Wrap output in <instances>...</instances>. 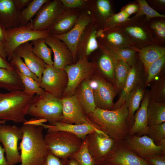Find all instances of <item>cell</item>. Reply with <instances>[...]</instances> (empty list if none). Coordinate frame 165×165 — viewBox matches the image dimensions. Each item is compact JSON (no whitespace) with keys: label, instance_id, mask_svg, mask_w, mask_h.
<instances>
[{"label":"cell","instance_id":"cell-29","mask_svg":"<svg viewBox=\"0 0 165 165\" xmlns=\"http://www.w3.org/2000/svg\"><path fill=\"white\" fill-rule=\"evenodd\" d=\"M116 61L110 52L105 51L100 57L96 68L111 81L115 87L114 69Z\"/></svg>","mask_w":165,"mask_h":165},{"label":"cell","instance_id":"cell-46","mask_svg":"<svg viewBox=\"0 0 165 165\" xmlns=\"http://www.w3.org/2000/svg\"><path fill=\"white\" fill-rule=\"evenodd\" d=\"M105 38L109 43L116 45H120L124 41L123 36L116 32L109 33L105 35Z\"/></svg>","mask_w":165,"mask_h":165},{"label":"cell","instance_id":"cell-20","mask_svg":"<svg viewBox=\"0 0 165 165\" xmlns=\"http://www.w3.org/2000/svg\"><path fill=\"white\" fill-rule=\"evenodd\" d=\"M82 10L64 9L47 30L52 35H61L67 33L75 25Z\"/></svg>","mask_w":165,"mask_h":165},{"label":"cell","instance_id":"cell-49","mask_svg":"<svg viewBox=\"0 0 165 165\" xmlns=\"http://www.w3.org/2000/svg\"><path fill=\"white\" fill-rule=\"evenodd\" d=\"M149 162L153 165H165L164 156H153L147 157Z\"/></svg>","mask_w":165,"mask_h":165},{"label":"cell","instance_id":"cell-43","mask_svg":"<svg viewBox=\"0 0 165 165\" xmlns=\"http://www.w3.org/2000/svg\"><path fill=\"white\" fill-rule=\"evenodd\" d=\"M96 5L98 12L102 16L107 17L110 15L111 8L109 2L108 0H97Z\"/></svg>","mask_w":165,"mask_h":165},{"label":"cell","instance_id":"cell-59","mask_svg":"<svg viewBox=\"0 0 165 165\" xmlns=\"http://www.w3.org/2000/svg\"><path fill=\"white\" fill-rule=\"evenodd\" d=\"M159 1L160 2H161L162 3H165V1L164 0H159Z\"/></svg>","mask_w":165,"mask_h":165},{"label":"cell","instance_id":"cell-58","mask_svg":"<svg viewBox=\"0 0 165 165\" xmlns=\"http://www.w3.org/2000/svg\"><path fill=\"white\" fill-rule=\"evenodd\" d=\"M7 121L5 120H0V124H5Z\"/></svg>","mask_w":165,"mask_h":165},{"label":"cell","instance_id":"cell-55","mask_svg":"<svg viewBox=\"0 0 165 165\" xmlns=\"http://www.w3.org/2000/svg\"><path fill=\"white\" fill-rule=\"evenodd\" d=\"M0 55L4 59L6 60L7 55L5 50L4 46L1 43H0Z\"/></svg>","mask_w":165,"mask_h":165},{"label":"cell","instance_id":"cell-19","mask_svg":"<svg viewBox=\"0 0 165 165\" xmlns=\"http://www.w3.org/2000/svg\"><path fill=\"white\" fill-rule=\"evenodd\" d=\"M94 23L93 20L86 27L80 38L76 49L77 60L84 57H88L99 47L97 39V31Z\"/></svg>","mask_w":165,"mask_h":165},{"label":"cell","instance_id":"cell-10","mask_svg":"<svg viewBox=\"0 0 165 165\" xmlns=\"http://www.w3.org/2000/svg\"><path fill=\"white\" fill-rule=\"evenodd\" d=\"M93 20L89 10L86 9H82L75 25L69 31L61 35H52L67 45L73 54L75 63L77 61L76 52L78 42L86 27Z\"/></svg>","mask_w":165,"mask_h":165},{"label":"cell","instance_id":"cell-27","mask_svg":"<svg viewBox=\"0 0 165 165\" xmlns=\"http://www.w3.org/2000/svg\"><path fill=\"white\" fill-rule=\"evenodd\" d=\"M144 92L140 81L126 99L125 103L127 106L129 113L127 120L129 122L132 121L134 119V113L140 107Z\"/></svg>","mask_w":165,"mask_h":165},{"label":"cell","instance_id":"cell-11","mask_svg":"<svg viewBox=\"0 0 165 165\" xmlns=\"http://www.w3.org/2000/svg\"><path fill=\"white\" fill-rule=\"evenodd\" d=\"M86 139L88 150L95 162L106 160L116 141L105 133L96 131L88 134Z\"/></svg>","mask_w":165,"mask_h":165},{"label":"cell","instance_id":"cell-35","mask_svg":"<svg viewBox=\"0 0 165 165\" xmlns=\"http://www.w3.org/2000/svg\"><path fill=\"white\" fill-rule=\"evenodd\" d=\"M150 99L158 102H165V77L163 75L153 83L149 92Z\"/></svg>","mask_w":165,"mask_h":165},{"label":"cell","instance_id":"cell-21","mask_svg":"<svg viewBox=\"0 0 165 165\" xmlns=\"http://www.w3.org/2000/svg\"><path fill=\"white\" fill-rule=\"evenodd\" d=\"M106 160L113 165H149L146 161L129 149L114 148Z\"/></svg>","mask_w":165,"mask_h":165},{"label":"cell","instance_id":"cell-18","mask_svg":"<svg viewBox=\"0 0 165 165\" xmlns=\"http://www.w3.org/2000/svg\"><path fill=\"white\" fill-rule=\"evenodd\" d=\"M23 58L29 69L38 78L39 83L47 65L33 52V46L30 42L23 43L15 50L14 53Z\"/></svg>","mask_w":165,"mask_h":165},{"label":"cell","instance_id":"cell-47","mask_svg":"<svg viewBox=\"0 0 165 165\" xmlns=\"http://www.w3.org/2000/svg\"><path fill=\"white\" fill-rule=\"evenodd\" d=\"M129 16L123 10L111 17L108 20V23H121L128 20Z\"/></svg>","mask_w":165,"mask_h":165},{"label":"cell","instance_id":"cell-26","mask_svg":"<svg viewBox=\"0 0 165 165\" xmlns=\"http://www.w3.org/2000/svg\"><path fill=\"white\" fill-rule=\"evenodd\" d=\"M140 75L134 66L131 68L124 86L117 101L114 103L112 110L119 108L125 102L129 94L140 81Z\"/></svg>","mask_w":165,"mask_h":165},{"label":"cell","instance_id":"cell-6","mask_svg":"<svg viewBox=\"0 0 165 165\" xmlns=\"http://www.w3.org/2000/svg\"><path fill=\"white\" fill-rule=\"evenodd\" d=\"M32 20L25 25L6 29V40L4 46L9 61L11 60L15 50L20 45L38 39H45L50 34L48 30L42 31L33 30Z\"/></svg>","mask_w":165,"mask_h":165},{"label":"cell","instance_id":"cell-48","mask_svg":"<svg viewBox=\"0 0 165 165\" xmlns=\"http://www.w3.org/2000/svg\"><path fill=\"white\" fill-rule=\"evenodd\" d=\"M152 28L160 37L165 38V24L162 22H157L151 25Z\"/></svg>","mask_w":165,"mask_h":165},{"label":"cell","instance_id":"cell-60","mask_svg":"<svg viewBox=\"0 0 165 165\" xmlns=\"http://www.w3.org/2000/svg\"><path fill=\"white\" fill-rule=\"evenodd\" d=\"M33 119H34V118H33ZM31 119L30 120V124H31V120L32 119ZM41 120H42V123H43V121L42 120V119H41Z\"/></svg>","mask_w":165,"mask_h":165},{"label":"cell","instance_id":"cell-38","mask_svg":"<svg viewBox=\"0 0 165 165\" xmlns=\"http://www.w3.org/2000/svg\"><path fill=\"white\" fill-rule=\"evenodd\" d=\"M115 61H120L127 63L130 67L134 66L135 51L129 49H123L110 51Z\"/></svg>","mask_w":165,"mask_h":165},{"label":"cell","instance_id":"cell-13","mask_svg":"<svg viewBox=\"0 0 165 165\" xmlns=\"http://www.w3.org/2000/svg\"><path fill=\"white\" fill-rule=\"evenodd\" d=\"M61 100L63 118L61 122L75 124L92 123L82 108L76 90L73 95L62 97Z\"/></svg>","mask_w":165,"mask_h":165},{"label":"cell","instance_id":"cell-44","mask_svg":"<svg viewBox=\"0 0 165 165\" xmlns=\"http://www.w3.org/2000/svg\"><path fill=\"white\" fill-rule=\"evenodd\" d=\"M68 160L62 159L49 152L41 165H66Z\"/></svg>","mask_w":165,"mask_h":165},{"label":"cell","instance_id":"cell-50","mask_svg":"<svg viewBox=\"0 0 165 165\" xmlns=\"http://www.w3.org/2000/svg\"><path fill=\"white\" fill-rule=\"evenodd\" d=\"M15 6L19 12L22 10L32 0H13Z\"/></svg>","mask_w":165,"mask_h":165},{"label":"cell","instance_id":"cell-37","mask_svg":"<svg viewBox=\"0 0 165 165\" xmlns=\"http://www.w3.org/2000/svg\"><path fill=\"white\" fill-rule=\"evenodd\" d=\"M165 62V56L156 60L149 65L146 72L147 76L145 84V87L159 75L163 68Z\"/></svg>","mask_w":165,"mask_h":165},{"label":"cell","instance_id":"cell-24","mask_svg":"<svg viewBox=\"0 0 165 165\" xmlns=\"http://www.w3.org/2000/svg\"><path fill=\"white\" fill-rule=\"evenodd\" d=\"M150 100L149 92L146 93L134 118V123L130 131L131 134H147L148 126L147 109Z\"/></svg>","mask_w":165,"mask_h":165},{"label":"cell","instance_id":"cell-9","mask_svg":"<svg viewBox=\"0 0 165 165\" xmlns=\"http://www.w3.org/2000/svg\"><path fill=\"white\" fill-rule=\"evenodd\" d=\"M68 82L67 75L64 70L59 69L53 65H47L39 84L45 92L61 98L67 87Z\"/></svg>","mask_w":165,"mask_h":165},{"label":"cell","instance_id":"cell-31","mask_svg":"<svg viewBox=\"0 0 165 165\" xmlns=\"http://www.w3.org/2000/svg\"><path fill=\"white\" fill-rule=\"evenodd\" d=\"M31 43L33 46V53L42 60L47 65H53L51 57L53 52L51 49L48 46L45 39L39 38L32 40Z\"/></svg>","mask_w":165,"mask_h":165},{"label":"cell","instance_id":"cell-15","mask_svg":"<svg viewBox=\"0 0 165 165\" xmlns=\"http://www.w3.org/2000/svg\"><path fill=\"white\" fill-rule=\"evenodd\" d=\"M127 141L133 151L142 156L158 155L165 152V142L156 145L151 138L146 135L130 136L127 138Z\"/></svg>","mask_w":165,"mask_h":165},{"label":"cell","instance_id":"cell-40","mask_svg":"<svg viewBox=\"0 0 165 165\" xmlns=\"http://www.w3.org/2000/svg\"><path fill=\"white\" fill-rule=\"evenodd\" d=\"M147 134L154 142H160L165 138V122L148 126Z\"/></svg>","mask_w":165,"mask_h":165},{"label":"cell","instance_id":"cell-28","mask_svg":"<svg viewBox=\"0 0 165 165\" xmlns=\"http://www.w3.org/2000/svg\"><path fill=\"white\" fill-rule=\"evenodd\" d=\"M147 115L148 126L165 122V102H158L150 99L147 107Z\"/></svg>","mask_w":165,"mask_h":165},{"label":"cell","instance_id":"cell-34","mask_svg":"<svg viewBox=\"0 0 165 165\" xmlns=\"http://www.w3.org/2000/svg\"><path fill=\"white\" fill-rule=\"evenodd\" d=\"M69 158L75 159L80 165H94L95 163V160L88 150L86 138L82 141L80 148Z\"/></svg>","mask_w":165,"mask_h":165},{"label":"cell","instance_id":"cell-14","mask_svg":"<svg viewBox=\"0 0 165 165\" xmlns=\"http://www.w3.org/2000/svg\"><path fill=\"white\" fill-rule=\"evenodd\" d=\"M94 81L96 87L93 89L95 104L96 108L105 110H112L113 100L117 90L101 76H94Z\"/></svg>","mask_w":165,"mask_h":165},{"label":"cell","instance_id":"cell-32","mask_svg":"<svg viewBox=\"0 0 165 165\" xmlns=\"http://www.w3.org/2000/svg\"><path fill=\"white\" fill-rule=\"evenodd\" d=\"M49 0H33L25 8L20 12L19 16V26L26 25L45 3Z\"/></svg>","mask_w":165,"mask_h":165},{"label":"cell","instance_id":"cell-2","mask_svg":"<svg viewBox=\"0 0 165 165\" xmlns=\"http://www.w3.org/2000/svg\"><path fill=\"white\" fill-rule=\"evenodd\" d=\"M23 136L19 148L21 165H41L49 152L44 139L43 127L25 123L20 127Z\"/></svg>","mask_w":165,"mask_h":165},{"label":"cell","instance_id":"cell-23","mask_svg":"<svg viewBox=\"0 0 165 165\" xmlns=\"http://www.w3.org/2000/svg\"><path fill=\"white\" fill-rule=\"evenodd\" d=\"M77 91L79 100L86 115L93 112L96 108L95 104L91 81L87 78L80 83Z\"/></svg>","mask_w":165,"mask_h":165},{"label":"cell","instance_id":"cell-1","mask_svg":"<svg viewBox=\"0 0 165 165\" xmlns=\"http://www.w3.org/2000/svg\"><path fill=\"white\" fill-rule=\"evenodd\" d=\"M128 110L124 103L119 108L105 110L96 108L86 115L94 126L116 141L127 137L128 129L127 121Z\"/></svg>","mask_w":165,"mask_h":165},{"label":"cell","instance_id":"cell-41","mask_svg":"<svg viewBox=\"0 0 165 165\" xmlns=\"http://www.w3.org/2000/svg\"><path fill=\"white\" fill-rule=\"evenodd\" d=\"M139 10L137 16L145 15L149 18L154 17H165L164 15L160 14L151 7L145 0H138Z\"/></svg>","mask_w":165,"mask_h":165},{"label":"cell","instance_id":"cell-54","mask_svg":"<svg viewBox=\"0 0 165 165\" xmlns=\"http://www.w3.org/2000/svg\"><path fill=\"white\" fill-rule=\"evenodd\" d=\"M5 152V149L2 148L0 144V165H8L6 158L4 156Z\"/></svg>","mask_w":165,"mask_h":165},{"label":"cell","instance_id":"cell-7","mask_svg":"<svg viewBox=\"0 0 165 165\" xmlns=\"http://www.w3.org/2000/svg\"><path fill=\"white\" fill-rule=\"evenodd\" d=\"M96 69L94 62L86 57L79 59L73 64L66 66L64 70L67 74L68 82L62 97L73 95L81 82L92 75Z\"/></svg>","mask_w":165,"mask_h":165},{"label":"cell","instance_id":"cell-53","mask_svg":"<svg viewBox=\"0 0 165 165\" xmlns=\"http://www.w3.org/2000/svg\"><path fill=\"white\" fill-rule=\"evenodd\" d=\"M0 68L9 70H13L9 63L0 55Z\"/></svg>","mask_w":165,"mask_h":165},{"label":"cell","instance_id":"cell-5","mask_svg":"<svg viewBox=\"0 0 165 165\" xmlns=\"http://www.w3.org/2000/svg\"><path fill=\"white\" fill-rule=\"evenodd\" d=\"M44 139L49 152L63 160L68 159L82 142L75 135L64 131L47 132Z\"/></svg>","mask_w":165,"mask_h":165},{"label":"cell","instance_id":"cell-42","mask_svg":"<svg viewBox=\"0 0 165 165\" xmlns=\"http://www.w3.org/2000/svg\"><path fill=\"white\" fill-rule=\"evenodd\" d=\"M64 8L66 9H86V0H60Z\"/></svg>","mask_w":165,"mask_h":165},{"label":"cell","instance_id":"cell-16","mask_svg":"<svg viewBox=\"0 0 165 165\" xmlns=\"http://www.w3.org/2000/svg\"><path fill=\"white\" fill-rule=\"evenodd\" d=\"M45 41L53 53V65L55 67L64 70L66 66L75 63L72 52L63 41L51 34L45 39Z\"/></svg>","mask_w":165,"mask_h":165},{"label":"cell","instance_id":"cell-8","mask_svg":"<svg viewBox=\"0 0 165 165\" xmlns=\"http://www.w3.org/2000/svg\"><path fill=\"white\" fill-rule=\"evenodd\" d=\"M22 136L21 127L5 124H0V142L5 149L8 165H14L21 163L18 144Z\"/></svg>","mask_w":165,"mask_h":165},{"label":"cell","instance_id":"cell-52","mask_svg":"<svg viewBox=\"0 0 165 165\" xmlns=\"http://www.w3.org/2000/svg\"><path fill=\"white\" fill-rule=\"evenodd\" d=\"M138 6L134 4H130L126 6L123 10L129 16L137 11L138 10Z\"/></svg>","mask_w":165,"mask_h":165},{"label":"cell","instance_id":"cell-30","mask_svg":"<svg viewBox=\"0 0 165 165\" xmlns=\"http://www.w3.org/2000/svg\"><path fill=\"white\" fill-rule=\"evenodd\" d=\"M139 54L140 58L146 72L152 63L165 56V49L157 46L148 47L140 50Z\"/></svg>","mask_w":165,"mask_h":165},{"label":"cell","instance_id":"cell-22","mask_svg":"<svg viewBox=\"0 0 165 165\" xmlns=\"http://www.w3.org/2000/svg\"><path fill=\"white\" fill-rule=\"evenodd\" d=\"M19 12L13 0H0V24L6 29L19 26Z\"/></svg>","mask_w":165,"mask_h":165},{"label":"cell","instance_id":"cell-45","mask_svg":"<svg viewBox=\"0 0 165 165\" xmlns=\"http://www.w3.org/2000/svg\"><path fill=\"white\" fill-rule=\"evenodd\" d=\"M126 31L133 37L144 40L147 38L146 34L141 28L138 27H129L126 28Z\"/></svg>","mask_w":165,"mask_h":165},{"label":"cell","instance_id":"cell-17","mask_svg":"<svg viewBox=\"0 0 165 165\" xmlns=\"http://www.w3.org/2000/svg\"><path fill=\"white\" fill-rule=\"evenodd\" d=\"M33 124L42 126L43 128L47 129L48 132L58 131L68 132L75 135L82 141L85 139L88 134L93 132L104 133L95 127L93 123L75 124L59 122L52 125L46 124L37 121Z\"/></svg>","mask_w":165,"mask_h":165},{"label":"cell","instance_id":"cell-57","mask_svg":"<svg viewBox=\"0 0 165 165\" xmlns=\"http://www.w3.org/2000/svg\"><path fill=\"white\" fill-rule=\"evenodd\" d=\"M94 165H113L106 160L96 162Z\"/></svg>","mask_w":165,"mask_h":165},{"label":"cell","instance_id":"cell-56","mask_svg":"<svg viewBox=\"0 0 165 165\" xmlns=\"http://www.w3.org/2000/svg\"><path fill=\"white\" fill-rule=\"evenodd\" d=\"M66 165H80L79 163L75 159L72 158H69L68 160Z\"/></svg>","mask_w":165,"mask_h":165},{"label":"cell","instance_id":"cell-12","mask_svg":"<svg viewBox=\"0 0 165 165\" xmlns=\"http://www.w3.org/2000/svg\"><path fill=\"white\" fill-rule=\"evenodd\" d=\"M64 9L60 0H49L32 19L33 29L39 31L47 30Z\"/></svg>","mask_w":165,"mask_h":165},{"label":"cell","instance_id":"cell-36","mask_svg":"<svg viewBox=\"0 0 165 165\" xmlns=\"http://www.w3.org/2000/svg\"><path fill=\"white\" fill-rule=\"evenodd\" d=\"M9 63L13 69L22 75L33 79L39 83L37 76L31 72L18 56L14 54Z\"/></svg>","mask_w":165,"mask_h":165},{"label":"cell","instance_id":"cell-25","mask_svg":"<svg viewBox=\"0 0 165 165\" xmlns=\"http://www.w3.org/2000/svg\"><path fill=\"white\" fill-rule=\"evenodd\" d=\"M0 88L9 92L24 91V86L18 72L0 68Z\"/></svg>","mask_w":165,"mask_h":165},{"label":"cell","instance_id":"cell-4","mask_svg":"<svg viewBox=\"0 0 165 165\" xmlns=\"http://www.w3.org/2000/svg\"><path fill=\"white\" fill-rule=\"evenodd\" d=\"M27 115L37 119H44L53 125L61 122L63 118L61 98L45 91L41 95L34 97Z\"/></svg>","mask_w":165,"mask_h":165},{"label":"cell","instance_id":"cell-33","mask_svg":"<svg viewBox=\"0 0 165 165\" xmlns=\"http://www.w3.org/2000/svg\"><path fill=\"white\" fill-rule=\"evenodd\" d=\"M130 67L126 63L116 61L114 69L115 87L117 90H121L123 87Z\"/></svg>","mask_w":165,"mask_h":165},{"label":"cell","instance_id":"cell-39","mask_svg":"<svg viewBox=\"0 0 165 165\" xmlns=\"http://www.w3.org/2000/svg\"><path fill=\"white\" fill-rule=\"evenodd\" d=\"M18 73L24 85V92L30 94L35 93L39 96L44 93L45 91L40 86L38 82L31 78Z\"/></svg>","mask_w":165,"mask_h":165},{"label":"cell","instance_id":"cell-51","mask_svg":"<svg viewBox=\"0 0 165 165\" xmlns=\"http://www.w3.org/2000/svg\"><path fill=\"white\" fill-rule=\"evenodd\" d=\"M6 29L0 24V43L3 45L6 40Z\"/></svg>","mask_w":165,"mask_h":165},{"label":"cell","instance_id":"cell-3","mask_svg":"<svg viewBox=\"0 0 165 165\" xmlns=\"http://www.w3.org/2000/svg\"><path fill=\"white\" fill-rule=\"evenodd\" d=\"M35 94L24 91L0 92V120L26 123L25 116Z\"/></svg>","mask_w":165,"mask_h":165}]
</instances>
